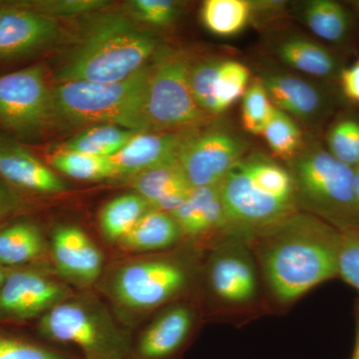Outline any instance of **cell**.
Returning a JSON list of instances; mask_svg holds the SVG:
<instances>
[{
    "label": "cell",
    "instance_id": "1",
    "mask_svg": "<svg viewBox=\"0 0 359 359\" xmlns=\"http://www.w3.org/2000/svg\"><path fill=\"white\" fill-rule=\"evenodd\" d=\"M276 301H297L339 276V231L297 210L247 238Z\"/></svg>",
    "mask_w": 359,
    "mask_h": 359
},
{
    "label": "cell",
    "instance_id": "2",
    "mask_svg": "<svg viewBox=\"0 0 359 359\" xmlns=\"http://www.w3.org/2000/svg\"><path fill=\"white\" fill-rule=\"evenodd\" d=\"M159 40L118 13L97 16L59 69L66 82L114 83L133 76L159 53Z\"/></svg>",
    "mask_w": 359,
    "mask_h": 359
},
{
    "label": "cell",
    "instance_id": "3",
    "mask_svg": "<svg viewBox=\"0 0 359 359\" xmlns=\"http://www.w3.org/2000/svg\"><path fill=\"white\" fill-rule=\"evenodd\" d=\"M219 187L231 233L245 238L299 210L289 169L264 153H248Z\"/></svg>",
    "mask_w": 359,
    "mask_h": 359
},
{
    "label": "cell",
    "instance_id": "4",
    "mask_svg": "<svg viewBox=\"0 0 359 359\" xmlns=\"http://www.w3.org/2000/svg\"><path fill=\"white\" fill-rule=\"evenodd\" d=\"M151 65L114 83L66 82L53 90L57 116L73 123L113 125L148 132L146 93Z\"/></svg>",
    "mask_w": 359,
    "mask_h": 359
},
{
    "label": "cell",
    "instance_id": "5",
    "mask_svg": "<svg viewBox=\"0 0 359 359\" xmlns=\"http://www.w3.org/2000/svg\"><path fill=\"white\" fill-rule=\"evenodd\" d=\"M299 210L339 230L359 218L353 192V169L327 149L309 144L287 161Z\"/></svg>",
    "mask_w": 359,
    "mask_h": 359
},
{
    "label": "cell",
    "instance_id": "6",
    "mask_svg": "<svg viewBox=\"0 0 359 359\" xmlns=\"http://www.w3.org/2000/svg\"><path fill=\"white\" fill-rule=\"evenodd\" d=\"M192 63L185 52L165 49L151 65L146 117L150 131H187L211 119L194 98L190 74Z\"/></svg>",
    "mask_w": 359,
    "mask_h": 359
},
{
    "label": "cell",
    "instance_id": "7",
    "mask_svg": "<svg viewBox=\"0 0 359 359\" xmlns=\"http://www.w3.org/2000/svg\"><path fill=\"white\" fill-rule=\"evenodd\" d=\"M40 334L74 344L86 359H124L127 339L110 314L89 299H65L40 318Z\"/></svg>",
    "mask_w": 359,
    "mask_h": 359
},
{
    "label": "cell",
    "instance_id": "8",
    "mask_svg": "<svg viewBox=\"0 0 359 359\" xmlns=\"http://www.w3.org/2000/svg\"><path fill=\"white\" fill-rule=\"evenodd\" d=\"M57 117L41 65L0 75V127L20 138L39 136Z\"/></svg>",
    "mask_w": 359,
    "mask_h": 359
},
{
    "label": "cell",
    "instance_id": "9",
    "mask_svg": "<svg viewBox=\"0 0 359 359\" xmlns=\"http://www.w3.org/2000/svg\"><path fill=\"white\" fill-rule=\"evenodd\" d=\"M249 153L245 137L228 125L191 130L182 143L178 161L193 188L217 186Z\"/></svg>",
    "mask_w": 359,
    "mask_h": 359
},
{
    "label": "cell",
    "instance_id": "10",
    "mask_svg": "<svg viewBox=\"0 0 359 359\" xmlns=\"http://www.w3.org/2000/svg\"><path fill=\"white\" fill-rule=\"evenodd\" d=\"M190 273L183 264L155 257L125 264L112 282L113 295L125 308L146 311L162 306L183 292Z\"/></svg>",
    "mask_w": 359,
    "mask_h": 359
},
{
    "label": "cell",
    "instance_id": "11",
    "mask_svg": "<svg viewBox=\"0 0 359 359\" xmlns=\"http://www.w3.org/2000/svg\"><path fill=\"white\" fill-rule=\"evenodd\" d=\"M208 276L212 294L229 306L250 304L259 292L256 259L247 240L235 233L215 250Z\"/></svg>",
    "mask_w": 359,
    "mask_h": 359
},
{
    "label": "cell",
    "instance_id": "12",
    "mask_svg": "<svg viewBox=\"0 0 359 359\" xmlns=\"http://www.w3.org/2000/svg\"><path fill=\"white\" fill-rule=\"evenodd\" d=\"M67 287L34 269H9L0 287V323L41 318L67 299Z\"/></svg>",
    "mask_w": 359,
    "mask_h": 359
},
{
    "label": "cell",
    "instance_id": "13",
    "mask_svg": "<svg viewBox=\"0 0 359 359\" xmlns=\"http://www.w3.org/2000/svg\"><path fill=\"white\" fill-rule=\"evenodd\" d=\"M55 20L20 1L0 4V61L27 57L55 39Z\"/></svg>",
    "mask_w": 359,
    "mask_h": 359
},
{
    "label": "cell",
    "instance_id": "14",
    "mask_svg": "<svg viewBox=\"0 0 359 359\" xmlns=\"http://www.w3.org/2000/svg\"><path fill=\"white\" fill-rule=\"evenodd\" d=\"M247 66L237 60H219L200 68L193 77L196 100L212 117L226 112L244 96L250 85Z\"/></svg>",
    "mask_w": 359,
    "mask_h": 359
},
{
    "label": "cell",
    "instance_id": "15",
    "mask_svg": "<svg viewBox=\"0 0 359 359\" xmlns=\"http://www.w3.org/2000/svg\"><path fill=\"white\" fill-rule=\"evenodd\" d=\"M51 252L59 273L70 282L87 285L101 275L102 252L78 226H58L52 235Z\"/></svg>",
    "mask_w": 359,
    "mask_h": 359
},
{
    "label": "cell",
    "instance_id": "16",
    "mask_svg": "<svg viewBox=\"0 0 359 359\" xmlns=\"http://www.w3.org/2000/svg\"><path fill=\"white\" fill-rule=\"evenodd\" d=\"M0 179L9 187L35 194L65 192L67 185L21 144L0 135Z\"/></svg>",
    "mask_w": 359,
    "mask_h": 359
},
{
    "label": "cell",
    "instance_id": "17",
    "mask_svg": "<svg viewBox=\"0 0 359 359\" xmlns=\"http://www.w3.org/2000/svg\"><path fill=\"white\" fill-rule=\"evenodd\" d=\"M273 107L302 121L313 122L328 109L327 97L308 80L283 71H269L257 77Z\"/></svg>",
    "mask_w": 359,
    "mask_h": 359
},
{
    "label": "cell",
    "instance_id": "18",
    "mask_svg": "<svg viewBox=\"0 0 359 359\" xmlns=\"http://www.w3.org/2000/svg\"><path fill=\"white\" fill-rule=\"evenodd\" d=\"M191 130L172 132H139L117 154L111 157L116 177L135 175L178 159L182 143Z\"/></svg>",
    "mask_w": 359,
    "mask_h": 359
},
{
    "label": "cell",
    "instance_id": "19",
    "mask_svg": "<svg viewBox=\"0 0 359 359\" xmlns=\"http://www.w3.org/2000/svg\"><path fill=\"white\" fill-rule=\"evenodd\" d=\"M132 186L152 209L170 214L185 202L194 189L178 159L135 175Z\"/></svg>",
    "mask_w": 359,
    "mask_h": 359
},
{
    "label": "cell",
    "instance_id": "20",
    "mask_svg": "<svg viewBox=\"0 0 359 359\" xmlns=\"http://www.w3.org/2000/svg\"><path fill=\"white\" fill-rule=\"evenodd\" d=\"M171 215L184 235L191 238L231 233L219 185L194 188L185 202Z\"/></svg>",
    "mask_w": 359,
    "mask_h": 359
},
{
    "label": "cell",
    "instance_id": "21",
    "mask_svg": "<svg viewBox=\"0 0 359 359\" xmlns=\"http://www.w3.org/2000/svg\"><path fill=\"white\" fill-rule=\"evenodd\" d=\"M194 314L190 308L178 304L167 309L143 332L138 353L143 359H169L181 351L190 337Z\"/></svg>",
    "mask_w": 359,
    "mask_h": 359
},
{
    "label": "cell",
    "instance_id": "22",
    "mask_svg": "<svg viewBox=\"0 0 359 359\" xmlns=\"http://www.w3.org/2000/svg\"><path fill=\"white\" fill-rule=\"evenodd\" d=\"M276 55L292 69L309 76L332 78L339 76L341 63L337 55L313 40L292 36L276 44Z\"/></svg>",
    "mask_w": 359,
    "mask_h": 359
},
{
    "label": "cell",
    "instance_id": "23",
    "mask_svg": "<svg viewBox=\"0 0 359 359\" xmlns=\"http://www.w3.org/2000/svg\"><path fill=\"white\" fill-rule=\"evenodd\" d=\"M184 233L170 212L150 210L120 241L125 250L149 252L168 249L178 243Z\"/></svg>",
    "mask_w": 359,
    "mask_h": 359
},
{
    "label": "cell",
    "instance_id": "24",
    "mask_svg": "<svg viewBox=\"0 0 359 359\" xmlns=\"http://www.w3.org/2000/svg\"><path fill=\"white\" fill-rule=\"evenodd\" d=\"M304 25L318 39L330 43L346 41L353 29V16L346 6L332 0H311L302 6Z\"/></svg>",
    "mask_w": 359,
    "mask_h": 359
},
{
    "label": "cell",
    "instance_id": "25",
    "mask_svg": "<svg viewBox=\"0 0 359 359\" xmlns=\"http://www.w3.org/2000/svg\"><path fill=\"white\" fill-rule=\"evenodd\" d=\"M41 231L30 222H18L0 229V266L20 268L44 252Z\"/></svg>",
    "mask_w": 359,
    "mask_h": 359
},
{
    "label": "cell",
    "instance_id": "26",
    "mask_svg": "<svg viewBox=\"0 0 359 359\" xmlns=\"http://www.w3.org/2000/svg\"><path fill=\"white\" fill-rule=\"evenodd\" d=\"M150 210L147 201L136 193L116 197L100 212V228L109 241H121Z\"/></svg>",
    "mask_w": 359,
    "mask_h": 359
},
{
    "label": "cell",
    "instance_id": "27",
    "mask_svg": "<svg viewBox=\"0 0 359 359\" xmlns=\"http://www.w3.org/2000/svg\"><path fill=\"white\" fill-rule=\"evenodd\" d=\"M252 16V4L247 0H207L201 18L212 34L231 37L247 27Z\"/></svg>",
    "mask_w": 359,
    "mask_h": 359
},
{
    "label": "cell",
    "instance_id": "28",
    "mask_svg": "<svg viewBox=\"0 0 359 359\" xmlns=\"http://www.w3.org/2000/svg\"><path fill=\"white\" fill-rule=\"evenodd\" d=\"M136 133L113 125H100L87 129L71 139L65 144L63 150L111 158L120 152Z\"/></svg>",
    "mask_w": 359,
    "mask_h": 359
},
{
    "label": "cell",
    "instance_id": "29",
    "mask_svg": "<svg viewBox=\"0 0 359 359\" xmlns=\"http://www.w3.org/2000/svg\"><path fill=\"white\" fill-rule=\"evenodd\" d=\"M51 164L61 173L80 181H100L116 177V169L110 158L75 151H61L52 157Z\"/></svg>",
    "mask_w": 359,
    "mask_h": 359
},
{
    "label": "cell",
    "instance_id": "30",
    "mask_svg": "<svg viewBox=\"0 0 359 359\" xmlns=\"http://www.w3.org/2000/svg\"><path fill=\"white\" fill-rule=\"evenodd\" d=\"M273 154L289 161L302 148V135L292 116L273 107L263 135Z\"/></svg>",
    "mask_w": 359,
    "mask_h": 359
},
{
    "label": "cell",
    "instance_id": "31",
    "mask_svg": "<svg viewBox=\"0 0 359 359\" xmlns=\"http://www.w3.org/2000/svg\"><path fill=\"white\" fill-rule=\"evenodd\" d=\"M273 105L259 78L248 87L242 97V123L248 133L262 136L268 124Z\"/></svg>",
    "mask_w": 359,
    "mask_h": 359
},
{
    "label": "cell",
    "instance_id": "32",
    "mask_svg": "<svg viewBox=\"0 0 359 359\" xmlns=\"http://www.w3.org/2000/svg\"><path fill=\"white\" fill-rule=\"evenodd\" d=\"M327 151L346 166H359V121L344 118L328 131Z\"/></svg>",
    "mask_w": 359,
    "mask_h": 359
},
{
    "label": "cell",
    "instance_id": "33",
    "mask_svg": "<svg viewBox=\"0 0 359 359\" xmlns=\"http://www.w3.org/2000/svg\"><path fill=\"white\" fill-rule=\"evenodd\" d=\"M339 231V276L359 292V218Z\"/></svg>",
    "mask_w": 359,
    "mask_h": 359
},
{
    "label": "cell",
    "instance_id": "34",
    "mask_svg": "<svg viewBox=\"0 0 359 359\" xmlns=\"http://www.w3.org/2000/svg\"><path fill=\"white\" fill-rule=\"evenodd\" d=\"M23 6L53 18V16H74L105 8L104 0H37L20 1Z\"/></svg>",
    "mask_w": 359,
    "mask_h": 359
},
{
    "label": "cell",
    "instance_id": "35",
    "mask_svg": "<svg viewBox=\"0 0 359 359\" xmlns=\"http://www.w3.org/2000/svg\"><path fill=\"white\" fill-rule=\"evenodd\" d=\"M130 7L138 20L156 26L171 25L180 13L179 2L172 0H133Z\"/></svg>",
    "mask_w": 359,
    "mask_h": 359
},
{
    "label": "cell",
    "instance_id": "36",
    "mask_svg": "<svg viewBox=\"0 0 359 359\" xmlns=\"http://www.w3.org/2000/svg\"><path fill=\"white\" fill-rule=\"evenodd\" d=\"M0 359H72L32 342L0 334Z\"/></svg>",
    "mask_w": 359,
    "mask_h": 359
},
{
    "label": "cell",
    "instance_id": "37",
    "mask_svg": "<svg viewBox=\"0 0 359 359\" xmlns=\"http://www.w3.org/2000/svg\"><path fill=\"white\" fill-rule=\"evenodd\" d=\"M339 79L346 98L359 103V60L349 67L342 68Z\"/></svg>",
    "mask_w": 359,
    "mask_h": 359
},
{
    "label": "cell",
    "instance_id": "38",
    "mask_svg": "<svg viewBox=\"0 0 359 359\" xmlns=\"http://www.w3.org/2000/svg\"><path fill=\"white\" fill-rule=\"evenodd\" d=\"M18 207V198L6 182L0 179V221L13 214Z\"/></svg>",
    "mask_w": 359,
    "mask_h": 359
},
{
    "label": "cell",
    "instance_id": "39",
    "mask_svg": "<svg viewBox=\"0 0 359 359\" xmlns=\"http://www.w3.org/2000/svg\"><path fill=\"white\" fill-rule=\"evenodd\" d=\"M351 359H359V302L355 306V340Z\"/></svg>",
    "mask_w": 359,
    "mask_h": 359
},
{
    "label": "cell",
    "instance_id": "40",
    "mask_svg": "<svg viewBox=\"0 0 359 359\" xmlns=\"http://www.w3.org/2000/svg\"><path fill=\"white\" fill-rule=\"evenodd\" d=\"M353 192L359 208V166L353 169Z\"/></svg>",
    "mask_w": 359,
    "mask_h": 359
},
{
    "label": "cell",
    "instance_id": "41",
    "mask_svg": "<svg viewBox=\"0 0 359 359\" xmlns=\"http://www.w3.org/2000/svg\"><path fill=\"white\" fill-rule=\"evenodd\" d=\"M9 269L4 268V266H0V287L2 283L6 280L7 275H8Z\"/></svg>",
    "mask_w": 359,
    "mask_h": 359
},
{
    "label": "cell",
    "instance_id": "42",
    "mask_svg": "<svg viewBox=\"0 0 359 359\" xmlns=\"http://www.w3.org/2000/svg\"><path fill=\"white\" fill-rule=\"evenodd\" d=\"M356 6H358L359 8V1L358 2V4H356Z\"/></svg>",
    "mask_w": 359,
    "mask_h": 359
}]
</instances>
